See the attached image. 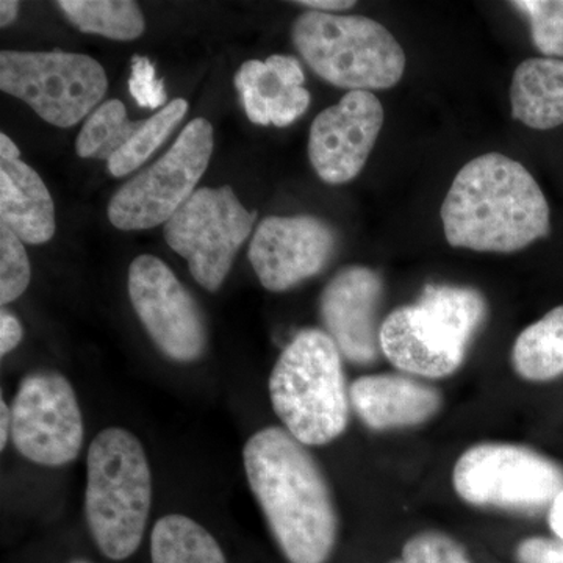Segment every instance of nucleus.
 I'll use <instances>...</instances> for the list:
<instances>
[{
	"label": "nucleus",
	"mask_w": 563,
	"mask_h": 563,
	"mask_svg": "<svg viewBox=\"0 0 563 563\" xmlns=\"http://www.w3.org/2000/svg\"><path fill=\"white\" fill-rule=\"evenodd\" d=\"M244 470L273 537L290 563H325L339 532L328 481L306 444L287 429L255 432L243 450Z\"/></svg>",
	"instance_id": "nucleus-1"
},
{
	"label": "nucleus",
	"mask_w": 563,
	"mask_h": 563,
	"mask_svg": "<svg viewBox=\"0 0 563 563\" xmlns=\"http://www.w3.org/2000/svg\"><path fill=\"white\" fill-rule=\"evenodd\" d=\"M550 206L532 174L503 154L481 155L457 173L442 206L454 247L517 252L550 233Z\"/></svg>",
	"instance_id": "nucleus-2"
},
{
	"label": "nucleus",
	"mask_w": 563,
	"mask_h": 563,
	"mask_svg": "<svg viewBox=\"0 0 563 563\" xmlns=\"http://www.w3.org/2000/svg\"><path fill=\"white\" fill-rule=\"evenodd\" d=\"M151 504L152 474L143 444L125 429H103L88 450L85 515L106 558L124 561L139 550Z\"/></svg>",
	"instance_id": "nucleus-3"
},
{
	"label": "nucleus",
	"mask_w": 563,
	"mask_h": 563,
	"mask_svg": "<svg viewBox=\"0 0 563 563\" xmlns=\"http://www.w3.org/2000/svg\"><path fill=\"white\" fill-rule=\"evenodd\" d=\"M269 398L284 429L306 446H322L347 428L350 402L342 352L328 332L306 329L282 351Z\"/></svg>",
	"instance_id": "nucleus-4"
},
{
	"label": "nucleus",
	"mask_w": 563,
	"mask_h": 563,
	"mask_svg": "<svg viewBox=\"0 0 563 563\" xmlns=\"http://www.w3.org/2000/svg\"><path fill=\"white\" fill-rule=\"evenodd\" d=\"M487 306L473 288L426 285L415 306L393 310L380 324V351L402 372L440 377L457 372Z\"/></svg>",
	"instance_id": "nucleus-5"
},
{
	"label": "nucleus",
	"mask_w": 563,
	"mask_h": 563,
	"mask_svg": "<svg viewBox=\"0 0 563 563\" xmlns=\"http://www.w3.org/2000/svg\"><path fill=\"white\" fill-rule=\"evenodd\" d=\"M291 38L321 79L350 91L388 90L406 69L401 44L372 18L307 11Z\"/></svg>",
	"instance_id": "nucleus-6"
},
{
	"label": "nucleus",
	"mask_w": 563,
	"mask_h": 563,
	"mask_svg": "<svg viewBox=\"0 0 563 563\" xmlns=\"http://www.w3.org/2000/svg\"><path fill=\"white\" fill-rule=\"evenodd\" d=\"M0 90L21 99L52 125L87 118L109 90L101 63L70 52H0Z\"/></svg>",
	"instance_id": "nucleus-7"
},
{
	"label": "nucleus",
	"mask_w": 563,
	"mask_h": 563,
	"mask_svg": "<svg viewBox=\"0 0 563 563\" xmlns=\"http://www.w3.org/2000/svg\"><path fill=\"white\" fill-rule=\"evenodd\" d=\"M213 144L209 121L196 118L188 122L172 150L111 198V224L120 231H147L166 224L196 191L209 168Z\"/></svg>",
	"instance_id": "nucleus-8"
},
{
	"label": "nucleus",
	"mask_w": 563,
	"mask_h": 563,
	"mask_svg": "<svg viewBox=\"0 0 563 563\" xmlns=\"http://www.w3.org/2000/svg\"><path fill=\"white\" fill-rule=\"evenodd\" d=\"M454 488L473 506L536 512L563 490V468L551 459L506 443L470 448L454 466Z\"/></svg>",
	"instance_id": "nucleus-9"
},
{
	"label": "nucleus",
	"mask_w": 563,
	"mask_h": 563,
	"mask_svg": "<svg viewBox=\"0 0 563 563\" xmlns=\"http://www.w3.org/2000/svg\"><path fill=\"white\" fill-rule=\"evenodd\" d=\"M255 218L257 213L246 210L229 185L199 188L166 222L163 233L168 246L188 262L195 280L218 291Z\"/></svg>",
	"instance_id": "nucleus-10"
},
{
	"label": "nucleus",
	"mask_w": 563,
	"mask_h": 563,
	"mask_svg": "<svg viewBox=\"0 0 563 563\" xmlns=\"http://www.w3.org/2000/svg\"><path fill=\"white\" fill-rule=\"evenodd\" d=\"M84 433L76 391L63 374L40 369L21 380L11 407V440L22 457L68 465L80 454Z\"/></svg>",
	"instance_id": "nucleus-11"
},
{
	"label": "nucleus",
	"mask_w": 563,
	"mask_h": 563,
	"mask_svg": "<svg viewBox=\"0 0 563 563\" xmlns=\"http://www.w3.org/2000/svg\"><path fill=\"white\" fill-rule=\"evenodd\" d=\"M129 298L152 342L174 362L198 361L206 352L201 307L173 269L154 255H140L129 268Z\"/></svg>",
	"instance_id": "nucleus-12"
},
{
	"label": "nucleus",
	"mask_w": 563,
	"mask_h": 563,
	"mask_svg": "<svg viewBox=\"0 0 563 563\" xmlns=\"http://www.w3.org/2000/svg\"><path fill=\"white\" fill-rule=\"evenodd\" d=\"M384 107L372 91H350L314 118L309 158L325 184L355 179L383 131Z\"/></svg>",
	"instance_id": "nucleus-13"
},
{
	"label": "nucleus",
	"mask_w": 563,
	"mask_h": 563,
	"mask_svg": "<svg viewBox=\"0 0 563 563\" xmlns=\"http://www.w3.org/2000/svg\"><path fill=\"white\" fill-rule=\"evenodd\" d=\"M336 246L331 225L313 217H268L257 225L250 262L266 290H290L317 276Z\"/></svg>",
	"instance_id": "nucleus-14"
},
{
	"label": "nucleus",
	"mask_w": 563,
	"mask_h": 563,
	"mask_svg": "<svg viewBox=\"0 0 563 563\" xmlns=\"http://www.w3.org/2000/svg\"><path fill=\"white\" fill-rule=\"evenodd\" d=\"M383 298L379 274L365 266L336 273L321 295V318L347 361L368 365L379 355L377 310Z\"/></svg>",
	"instance_id": "nucleus-15"
},
{
	"label": "nucleus",
	"mask_w": 563,
	"mask_h": 563,
	"mask_svg": "<svg viewBox=\"0 0 563 563\" xmlns=\"http://www.w3.org/2000/svg\"><path fill=\"white\" fill-rule=\"evenodd\" d=\"M303 81L306 76L296 58L272 55L265 62H244L233 84L254 124L287 128L309 109L310 92Z\"/></svg>",
	"instance_id": "nucleus-16"
},
{
	"label": "nucleus",
	"mask_w": 563,
	"mask_h": 563,
	"mask_svg": "<svg viewBox=\"0 0 563 563\" xmlns=\"http://www.w3.org/2000/svg\"><path fill=\"white\" fill-rule=\"evenodd\" d=\"M350 398L362 421L376 431L421 424L442 406L437 388L396 374L358 377Z\"/></svg>",
	"instance_id": "nucleus-17"
},
{
	"label": "nucleus",
	"mask_w": 563,
	"mask_h": 563,
	"mask_svg": "<svg viewBox=\"0 0 563 563\" xmlns=\"http://www.w3.org/2000/svg\"><path fill=\"white\" fill-rule=\"evenodd\" d=\"M0 224L24 243L43 244L55 233V206L46 184L27 163L0 161Z\"/></svg>",
	"instance_id": "nucleus-18"
},
{
	"label": "nucleus",
	"mask_w": 563,
	"mask_h": 563,
	"mask_svg": "<svg viewBox=\"0 0 563 563\" xmlns=\"http://www.w3.org/2000/svg\"><path fill=\"white\" fill-rule=\"evenodd\" d=\"M515 120L536 131L563 124V60L529 58L515 69L510 85Z\"/></svg>",
	"instance_id": "nucleus-19"
},
{
	"label": "nucleus",
	"mask_w": 563,
	"mask_h": 563,
	"mask_svg": "<svg viewBox=\"0 0 563 563\" xmlns=\"http://www.w3.org/2000/svg\"><path fill=\"white\" fill-rule=\"evenodd\" d=\"M515 372L531 383L563 374V306L526 328L514 344Z\"/></svg>",
	"instance_id": "nucleus-20"
},
{
	"label": "nucleus",
	"mask_w": 563,
	"mask_h": 563,
	"mask_svg": "<svg viewBox=\"0 0 563 563\" xmlns=\"http://www.w3.org/2000/svg\"><path fill=\"white\" fill-rule=\"evenodd\" d=\"M151 558L152 563H228L217 539L179 514L166 515L154 525Z\"/></svg>",
	"instance_id": "nucleus-21"
},
{
	"label": "nucleus",
	"mask_w": 563,
	"mask_h": 563,
	"mask_svg": "<svg viewBox=\"0 0 563 563\" xmlns=\"http://www.w3.org/2000/svg\"><path fill=\"white\" fill-rule=\"evenodd\" d=\"M57 7L79 31L110 40H136L146 27L139 3L131 0H60Z\"/></svg>",
	"instance_id": "nucleus-22"
},
{
	"label": "nucleus",
	"mask_w": 563,
	"mask_h": 563,
	"mask_svg": "<svg viewBox=\"0 0 563 563\" xmlns=\"http://www.w3.org/2000/svg\"><path fill=\"white\" fill-rule=\"evenodd\" d=\"M143 121H129L124 103L110 99L92 111L77 136L76 150L81 158L109 162L135 135Z\"/></svg>",
	"instance_id": "nucleus-23"
},
{
	"label": "nucleus",
	"mask_w": 563,
	"mask_h": 563,
	"mask_svg": "<svg viewBox=\"0 0 563 563\" xmlns=\"http://www.w3.org/2000/svg\"><path fill=\"white\" fill-rule=\"evenodd\" d=\"M188 111L185 99H174L168 106L158 110L136 131L124 146L109 161L111 176L124 177L139 169L147 158L172 135Z\"/></svg>",
	"instance_id": "nucleus-24"
},
{
	"label": "nucleus",
	"mask_w": 563,
	"mask_h": 563,
	"mask_svg": "<svg viewBox=\"0 0 563 563\" xmlns=\"http://www.w3.org/2000/svg\"><path fill=\"white\" fill-rule=\"evenodd\" d=\"M512 5L531 21L537 49L548 58L563 57V0H518Z\"/></svg>",
	"instance_id": "nucleus-25"
},
{
	"label": "nucleus",
	"mask_w": 563,
	"mask_h": 563,
	"mask_svg": "<svg viewBox=\"0 0 563 563\" xmlns=\"http://www.w3.org/2000/svg\"><path fill=\"white\" fill-rule=\"evenodd\" d=\"M16 233L0 224V302L16 301L31 284L32 269L27 252Z\"/></svg>",
	"instance_id": "nucleus-26"
},
{
	"label": "nucleus",
	"mask_w": 563,
	"mask_h": 563,
	"mask_svg": "<svg viewBox=\"0 0 563 563\" xmlns=\"http://www.w3.org/2000/svg\"><path fill=\"white\" fill-rule=\"evenodd\" d=\"M404 563H473L465 548L442 532H421L402 550Z\"/></svg>",
	"instance_id": "nucleus-27"
},
{
	"label": "nucleus",
	"mask_w": 563,
	"mask_h": 563,
	"mask_svg": "<svg viewBox=\"0 0 563 563\" xmlns=\"http://www.w3.org/2000/svg\"><path fill=\"white\" fill-rule=\"evenodd\" d=\"M129 90H131L135 102L146 109H158L166 102L165 84L157 79L155 66L152 65L150 58L141 57V55L133 57Z\"/></svg>",
	"instance_id": "nucleus-28"
},
{
	"label": "nucleus",
	"mask_w": 563,
	"mask_h": 563,
	"mask_svg": "<svg viewBox=\"0 0 563 563\" xmlns=\"http://www.w3.org/2000/svg\"><path fill=\"white\" fill-rule=\"evenodd\" d=\"M517 559L520 563H563V539H526L518 544Z\"/></svg>",
	"instance_id": "nucleus-29"
},
{
	"label": "nucleus",
	"mask_w": 563,
	"mask_h": 563,
	"mask_svg": "<svg viewBox=\"0 0 563 563\" xmlns=\"http://www.w3.org/2000/svg\"><path fill=\"white\" fill-rule=\"evenodd\" d=\"M22 325L13 313L2 310L0 313V354L7 355L13 351L22 340Z\"/></svg>",
	"instance_id": "nucleus-30"
},
{
	"label": "nucleus",
	"mask_w": 563,
	"mask_h": 563,
	"mask_svg": "<svg viewBox=\"0 0 563 563\" xmlns=\"http://www.w3.org/2000/svg\"><path fill=\"white\" fill-rule=\"evenodd\" d=\"M296 5L307 7L309 11L333 13V11L352 9V7L355 5V2H352V0H298Z\"/></svg>",
	"instance_id": "nucleus-31"
},
{
	"label": "nucleus",
	"mask_w": 563,
	"mask_h": 563,
	"mask_svg": "<svg viewBox=\"0 0 563 563\" xmlns=\"http://www.w3.org/2000/svg\"><path fill=\"white\" fill-rule=\"evenodd\" d=\"M548 523H550L551 531L563 539V490L554 503L551 504L550 514H548Z\"/></svg>",
	"instance_id": "nucleus-32"
},
{
	"label": "nucleus",
	"mask_w": 563,
	"mask_h": 563,
	"mask_svg": "<svg viewBox=\"0 0 563 563\" xmlns=\"http://www.w3.org/2000/svg\"><path fill=\"white\" fill-rule=\"evenodd\" d=\"M0 450H3L11 435V409L3 399L0 401Z\"/></svg>",
	"instance_id": "nucleus-33"
},
{
	"label": "nucleus",
	"mask_w": 563,
	"mask_h": 563,
	"mask_svg": "<svg viewBox=\"0 0 563 563\" xmlns=\"http://www.w3.org/2000/svg\"><path fill=\"white\" fill-rule=\"evenodd\" d=\"M20 3L16 0H2L0 2V25L7 27L11 22L16 20Z\"/></svg>",
	"instance_id": "nucleus-34"
},
{
	"label": "nucleus",
	"mask_w": 563,
	"mask_h": 563,
	"mask_svg": "<svg viewBox=\"0 0 563 563\" xmlns=\"http://www.w3.org/2000/svg\"><path fill=\"white\" fill-rule=\"evenodd\" d=\"M21 152L5 133H0V161H18Z\"/></svg>",
	"instance_id": "nucleus-35"
},
{
	"label": "nucleus",
	"mask_w": 563,
	"mask_h": 563,
	"mask_svg": "<svg viewBox=\"0 0 563 563\" xmlns=\"http://www.w3.org/2000/svg\"><path fill=\"white\" fill-rule=\"evenodd\" d=\"M69 563H92V562L84 561V559H79V561H73V562H69Z\"/></svg>",
	"instance_id": "nucleus-36"
},
{
	"label": "nucleus",
	"mask_w": 563,
	"mask_h": 563,
	"mask_svg": "<svg viewBox=\"0 0 563 563\" xmlns=\"http://www.w3.org/2000/svg\"><path fill=\"white\" fill-rule=\"evenodd\" d=\"M391 563H404L402 561H395V562H391Z\"/></svg>",
	"instance_id": "nucleus-37"
}]
</instances>
